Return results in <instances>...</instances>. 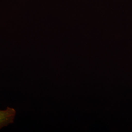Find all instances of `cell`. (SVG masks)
I'll use <instances>...</instances> for the list:
<instances>
[{
  "instance_id": "cell-1",
  "label": "cell",
  "mask_w": 132,
  "mask_h": 132,
  "mask_svg": "<svg viewBox=\"0 0 132 132\" xmlns=\"http://www.w3.org/2000/svg\"><path fill=\"white\" fill-rule=\"evenodd\" d=\"M16 114V110L12 107L0 110V130L13 123Z\"/></svg>"
}]
</instances>
